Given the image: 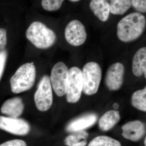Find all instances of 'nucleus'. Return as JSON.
I'll return each instance as SVG.
<instances>
[{"label": "nucleus", "instance_id": "obj_2", "mask_svg": "<svg viewBox=\"0 0 146 146\" xmlns=\"http://www.w3.org/2000/svg\"><path fill=\"white\" fill-rule=\"evenodd\" d=\"M26 36L36 48L42 49L48 48L54 44L56 40V35L41 22L35 21L29 26Z\"/></svg>", "mask_w": 146, "mask_h": 146}, {"label": "nucleus", "instance_id": "obj_20", "mask_svg": "<svg viewBox=\"0 0 146 146\" xmlns=\"http://www.w3.org/2000/svg\"><path fill=\"white\" fill-rule=\"evenodd\" d=\"M88 146H122L117 140L109 136H97L89 143Z\"/></svg>", "mask_w": 146, "mask_h": 146}, {"label": "nucleus", "instance_id": "obj_22", "mask_svg": "<svg viewBox=\"0 0 146 146\" xmlns=\"http://www.w3.org/2000/svg\"><path fill=\"white\" fill-rule=\"evenodd\" d=\"M131 5L139 13H145L146 11V0H131Z\"/></svg>", "mask_w": 146, "mask_h": 146}, {"label": "nucleus", "instance_id": "obj_10", "mask_svg": "<svg viewBox=\"0 0 146 146\" xmlns=\"http://www.w3.org/2000/svg\"><path fill=\"white\" fill-rule=\"evenodd\" d=\"M125 67L121 63L112 64L108 69L105 76V83L110 91L119 90L123 82Z\"/></svg>", "mask_w": 146, "mask_h": 146}, {"label": "nucleus", "instance_id": "obj_1", "mask_svg": "<svg viewBox=\"0 0 146 146\" xmlns=\"http://www.w3.org/2000/svg\"><path fill=\"white\" fill-rule=\"evenodd\" d=\"M145 17L138 12H133L123 18L118 23L117 35L121 42H133L143 33L146 27Z\"/></svg>", "mask_w": 146, "mask_h": 146}, {"label": "nucleus", "instance_id": "obj_3", "mask_svg": "<svg viewBox=\"0 0 146 146\" xmlns=\"http://www.w3.org/2000/svg\"><path fill=\"white\" fill-rule=\"evenodd\" d=\"M36 77V69L32 63H26L18 68L10 79L11 90L19 94L31 89Z\"/></svg>", "mask_w": 146, "mask_h": 146}, {"label": "nucleus", "instance_id": "obj_23", "mask_svg": "<svg viewBox=\"0 0 146 146\" xmlns=\"http://www.w3.org/2000/svg\"><path fill=\"white\" fill-rule=\"evenodd\" d=\"M7 56V52L6 50L1 51L0 53V80L4 70Z\"/></svg>", "mask_w": 146, "mask_h": 146}, {"label": "nucleus", "instance_id": "obj_14", "mask_svg": "<svg viewBox=\"0 0 146 146\" xmlns=\"http://www.w3.org/2000/svg\"><path fill=\"white\" fill-rule=\"evenodd\" d=\"M132 72L137 77L144 74L146 77V48L143 47L136 52L132 59Z\"/></svg>", "mask_w": 146, "mask_h": 146}, {"label": "nucleus", "instance_id": "obj_8", "mask_svg": "<svg viewBox=\"0 0 146 146\" xmlns=\"http://www.w3.org/2000/svg\"><path fill=\"white\" fill-rule=\"evenodd\" d=\"M65 39L70 44L78 46L83 44L87 38L86 29L80 21L74 20L70 22L65 29Z\"/></svg>", "mask_w": 146, "mask_h": 146}, {"label": "nucleus", "instance_id": "obj_11", "mask_svg": "<svg viewBox=\"0 0 146 146\" xmlns=\"http://www.w3.org/2000/svg\"><path fill=\"white\" fill-rule=\"evenodd\" d=\"M121 129L123 137L133 142L141 140L145 133L144 124L138 120L126 123L122 127Z\"/></svg>", "mask_w": 146, "mask_h": 146}, {"label": "nucleus", "instance_id": "obj_5", "mask_svg": "<svg viewBox=\"0 0 146 146\" xmlns=\"http://www.w3.org/2000/svg\"><path fill=\"white\" fill-rule=\"evenodd\" d=\"M69 78V70L63 62H58L52 69L50 81L55 93L63 96L67 91Z\"/></svg>", "mask_w": 146, "mask_h": 146}, {"label": "nucleus", "instance_id": "obj_24", "mask_svg": "<svg viewBox=\"0 0 146 146\" xmlns=\"http://www.w3.org/2000/svg\"><path fill=\"white\" fill-rule=\"evenodd\" d=\"M7 44V31L5 29L0 28V50H5Z\"/></svg>", "mask_w": 146, "mask_h": 146}, {"label": "nucleus", "instance_id": "obj_21", "mask_svg": "<svg viewBox=\"0 0 146 146\" xmlns=\"http://www.w3.org/2000/svg\"><path fill=\"white\" fill-rule=\"evenodd\" d=\"M64 0H42V6L45 10L56 11L61 7Z\"/></svg>", "mask_w": 146, "mask_h": 146}, {"label": "nucleus", "instance_id": "obj_7", "mask_svg": "<svg viewBox=\"0 0 146 146\" xmlns=\"http://www.w3.org/2000/svg\"><path fill=\"white\" fill-rule=\"evenodd\" d=\"M83 86L82 71L78 67H72L69 70L66 93L68 102L75 103L78 101L83 91Z\"/></svg>", "mask_w": 146, "mask_h": 146}, {"label": "nucleus", "instance_id": "obj_12", "mask_svg": "<svg viewBox=\"0 0 146 146\" xmlns=\"http://www.w3.org/2000/svg\"><path fill=\"white\" fill-rule=\"evenodd\" d=\"M98 116L95 113H89L83 115L71 121L67 126L66 131L74 132L84 130L94 125L98 120Z\"/></svg>", "mask_w": 146, "mask_h": 146}, {"label": "nucleus", "instance_id": "obj_15", "mask_svg": "<svg viewBox=\"0 0 146 146\" xmlns=\"http://www.w3.org/2000/svg\"><path fill=\"white\" fill-rule=\"evenodd\" d=\"M90 9L97 18L102 22H106L109 18L110 9L106 0H91L89 4Z\"/></svg>", "mask_w": 146, "mask_h": 146}, {"label": "nucleus", "instance_id": "obj_29", "mask_svg": "<svg viewBox=\"0 0 146 146\" xmlns=\"http://www.w3.org/2000/svg\"><path fill=\"white\" fill-rule=\"evenodd\" d=\"M1 51L0 50V53H1Z\"/></svg>", "mask_w": 146, "mask_h": 146}, {"label": "nucleus", "instance_id": "obj_6", "mask_svg": "<svg viewBox=\"0 0 146 146\" xmlns=\"http://www.w3.org/2000/svg\"><path fill=\"white\" fill-rule=\"evenodd\" d=\"M35 102L39 111L45 112L52 105L53 96L49 77L44 76L41 79L34 96Z\"/></svg>", "mask_w": 146, "mask_h": 146}, {"label": "nucleus", "instance_id": "obj_17", "mask_svg": "<svg viewBox=\"0 0 146 146\" xmlns=\"http://www.w3.org/2000/svg\"><path fill=\"white\" fill-rule=\"evenodd\" d=\"M65 138V145L68 146H86L89 134L84 130L73 132Z\"/></svg>", "mask_w": 146, "mask_h": 146}, {"label": "nucleus", "instance_id": "obj_25", "mask_svg": "<svg viewBox=\"0 0 146 146\" xmlns=\"http://www.w3.org/2000/svg\"><path fill=\"white\" fill-rule=\"evenodd\" d=\"M0 146H27L26 143L23 140L16 139L7 141Z\"/></svg>", "mask_w": 146, "mask_h": 146}, {"label": "nucleus", "instance_id": "obj_4", "mask_svg": "<svg viewBox=\"0 0 146 146\" xmlns=\"http://www.w3.org/2000/svg\"><path fill=\"white\" fill-rule=\"evenodd\" d=\"M83 91L88 96L98 92L102 78L101 68L98 63L90 62L86 63L82 69Z\"/></svg>", "mask_w": 146, "mask_h": 146}, {"label": "nucleus", "instance_id": "obj_27", "mask_svg": "<svg viewBox=\"0 0 146 146\" xmlns=\"http://www.w3.org/2000/svg\"><path fill=\"white\" fill-rule=\"evenodd\" d=\"M69 1L72 2H76L79 1L80 0H69Z\"/></svg>", "mask_w": 146, "mask_h": 146}, {"label": "nucleus", "instance_id": "obj_16", "mask_svg": "<svg viewBox=\"0 0 146 146\" xmlns=\"http://www.w3.org/2000/svg\"><path fill=\"white\" fill-rule=\"evenodd\" d=\"M119 112L117 110H110L107 111L100 119L99 127L102 131L111 129L120 121Z\"/></svg>", "mask_w": 146, "mask_h": 146}, {"label": "nucleus", "instance_id": "obj_13", "mask_svg": "<svg viewBox=\"0 0 146 146\" xmlns=\"http://www.w3.org/2000/svg\"><path fill=\"white\" fill-rule=\"evenodd\" d=\"M24 109L23 101L21 98H15L6 101L2 106L1 111L4 115L10 117H20Z\"/></svg>", "mask_w": 146, "mask_h": 146}, {"label": "nucleus", "instance_id": "obj_18", "mask_svg": "<svg viewBox=\"0 0 146 146\" xmlns=\"http://www.w3.org/2000/svg\"><path fill=\"white\" fill-rule=\"evenodd\" d=\"M110 12L114 15H122L131 7V0H110Z\"/></svg>", "mask_w": 146, "mask_h": 146}, {"label": "nucleus", "instance_id": "obj_9", "mask_svg": "<svg viewBox=\"0 0 146 146\" xmlns=\"http://www.w3.org/2000/svg\"><path fill=\"white\" fill-rule=\"evenodd\" d=\"M0 129L14 135L24 136L29 133L30 126L23 119L0 116Z\"/></svg>", "mask_w": 146, "mask_h": 146}, {"label": "nucleus", "instance_id": "obj_28", "mask_svg": "<svg viewBox=\"0 0 146 146\" xmlns=\"http://www.w3.org/2000/svg\"><path fill=\"white\" fill-rule=\"evenodd\" d=\"M146 138H145V141H144V145H145V146H146Z\"/></svg>", "mask_w": 146, "mask_h": 146}, {"label": "nucleus", "instance_id": "obj_26", "mask_svg": "<svg viewBox=\"0 0 146 146\" xmlns=\"http://www.w3.org/2000/svg\"><path fill=\"white\" fill-rule=\"evenodd\" d=\"M119 104L117 103L114 104L113 105V107L115 108V109H117L118 108H119Z\"/></svg>", "mask_w": 146, "mask_h": 146}, {"label": "nucleus", "instance_id": "obj_19", "mask_svg": "<svg viewBox=\"0 0 146 146\" xmlns=\"http://www.w3.org/2000/svg\"><path fill=\"white\" fill-rule=\"evenodd\" d=\"M133 107L141 111H146V88L134 92L131 97Z\"/></svg>", "mask_w": 146, "mask_h": 146}]
</instances>
